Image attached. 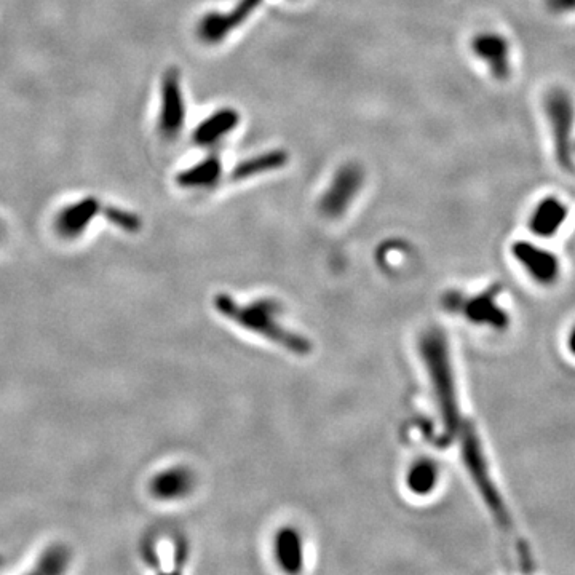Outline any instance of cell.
<instances>
[{"mask_svg":"<svg viewBox=\"0 0 575 575\" xmlns=\"http://www.w3.org/2000/svg\"><path fill=\"white\" fill-rule=\"evenodd\" d=\"M456 438L459 440L460 454H462L465 468L475 483L476 491L480 492L481 499L484 500V504L488 507L489 513L496 521L500 531L504 532L505 537L510 540L521 568L524 571H532L534 566H532L531 552H529L526 542L516 531L515 521L508 512L504 497L500 494L496 481L492 480L488 457L484 454L483 445H481L480 437L476 433L475 425L470 421H465L457 432Z\"/></svg>","mask_w":575,"mask_h":575,"instance_id":"cell-1","label":"cell"},{"mask_svg":"<svg viewBox=\"0 0 575 575\" xmlns=\"http://www.w3.org/2000/svg\"><path fill=\"white\" fill-rule=\"evenodd\" d=\"M213 306L219 314L229 322L242 326L243 330L258 334L267 341L274 342L278 347L296 353L309 355L312 352V342L296 331H291L278 322L277 315L282 312L280 304L274 299H259L251 304H238L227 294H216Z\"/></svg>","mask_w":575,"mask_h":575,"instance_id":"cell-2","label":"cell"},{"mask_svg":"<svg viewBox=\"0 0 575 575\" xmlns=\"http://www.w3.org/2000/svg\"><path fill=\"white\" fill-rule=\"evenodd\" d=\"M421 352L430 381H432L438 411H440L443 425H445L443 437L449 443L456 438L457 432L467 419H464L462 411H460L453 363L449 357V347L445 334L438 330L429 331L422 338Z\"/></svg>","mask_w":575,"mask_h":575,"instance_id":"cell-3","label":"cell"},{"mask_svg":"<svg viewBox=\"0 0 575 575\" xmlns=\"http://www.w3.org/2000/svg\"><path fill=\"white\" fill-rule=\"evenodd\" d=\"M545 114L552 127L556 159L564 170L572 168V128H574V103L564 88H552L545 95Z\"/></svg>","mask_w":575,"mask_h":575,"instance_id":"cell-4","label":"cell"},{"mask_svg":"<svg viewBox=\"0 0 575 575\" xmlns=\"http://www.w3.org/2000/svg\"><path fill=\"white\" fill-rule=\"evenodd\" d=\"M365 184V170L355 162L345 163L334 173L331 183L318 200V211L328 219L344 216Z\"/></svg>","mask_w":575,"mask_h":575,"instance_id":"cell-5","label":"cell"},{"mask_svg":"<svg viewBox=\"0 0 575 575\" xmlns=\"http://www.w3.org/2000/svg\"><path fill=\"white\" fill-rule=\"evenodd\" d=\"M186 123V100H184L183 79L176 68L163 72L160 82L159 133L163 139L173 141L183 133Z\"/></svg>","mask_w":575,"mask_h":575,"instance_id":"cell-6","label":"cell"},{"mask_svg":"<svg viewBox=\"0 0 575 575\" xmlns=\"http://www.w3.org/2000/svg\"><path fill=\"white\" fill-rule=\"evenodd\" d=\"M262 2L264 0H238L229 12H210L202 16L197 26L199 39L208 45L221 44L232 32L250 20Z\"/></svg>","mask_w":575,"mask_h":575,"instance_id":"cell-7","label":"cell"},{"mask_svg":"<svg viewBox=\"0 0 575 575\" xmlns=\"http://www.w3.org/2000/svg\"><path fill=\"white\" fill-rule=\"evenodd\" d=\"M513 258L528 272L534 282L552 286L561 275L560 259L552 251L531 242H516L512 246Z\"/></svg>","mask_w":575,"mask_h":575,"instance_id":"cell-8","label":"cell"},{"mask_svg":"<svg viewBox=\"0 0 575 575\" xmlns=\"http://www.w3.org/2000/svg\"><path fill=\"white\" fill-rule=\"evenodd\" d=\"M500 286H491L489 290L476 294L473 298L457 296V309L476 325L491 326L502 330L508 325V315L499 304Z\"/></svg>","mask_w":575,"mask_h":575,"instance_id":"cell-9","label":"cell"},{"mask_svg":"<svg viewBox=\"0 0 575 575\" xmlns=\"http://www.w3.org/2000/svg\"><path fill=\"white\" fill-rule=\"evenodd\" d=\"M100 213H103V203L96 197H84L69 203L56 215L55 232L64 240H76L87 232Z\"/></svg>","mask_w":575,"mask_h":575,"instance_id":"cell-10","label":"cell"},{"mask_svg":"<svg viewBox=\"0 0 575 575\" xmlns=\"http://www.w3.org/2000/svg\"><path fill=\"white\" fill-rule=\"evenodd\" d=\"M472 52L488 66L494 79L507 80L510 77V45L504 36L496 32L476 34L472 40Z\"/></svg>","mask_w":575,"mask_h":575,"instance_id":"cell-11","label":"cell"},{"mask_svg":"<svg viewBox=\"0 0 575 575\" xmlns=\"http://www.w3.org/2000/svg\"><path fill=\"white\" fill-rule=\"evenodd\" d=\"M569 210L566 203L561 202L556 197H545L537 203L536 208L532 211L529 226L532 234L537 237L550 238L558 234L566 219H568Z\"/></svg>","mask_w":575,"mask_h":575,"instance_id":"cell-12","label":"cell"},{"mask_svg":"<svg viewBox=\"0 0 575 575\" xmlns=\"http://www.w3.org/2000/svg\"><path fill=\"white\" fill-rule=\"evenodd\" d=\"M240 123V114L235 109L224 108L213 112L208 119L199 123L194 131V143L200 147L218 144L224 136L229 135Z\"/></svg>","mask_w":575,"mask_h":575,"instance_id":"cell-13","label":"cell"},{"mask_svg":"<svg viewBox=\"0 0 575 575\" xmlns=\"http://www.w3.org/2000/svg\"><path fill=\"white\" fill-rule=\"evenodd\" d=\"M194 486V476L183 467L168 468L152 478L149 489L159 500H176L186 496Z\"/></svg>","mask_w":575,"mask_h":575,"instance_id":"cell-14","label":"cell"},{"mask_svg":"<svg viewBox=\"0 0 575 575\" xmlns=\"http://www.w3.org/2000/svg\"><path fill=\"white\" fill-rule=\"evenodd\" d=\"M221 176H223V162L219 155L213 154L178 173L176 184L183 189H194V191L210 189L219 183Z\"/></svg>","mask_w":575,"mask_h":575,"instance_id":"cell-15","label":"cell"},{"mask_svg":"<svg viewBox=\"0 0 575 575\" xmlns=\"http://www.w3.org/2000/svg\"><path fill=\"white\" fill-rule=\"evenodd\" d=\"M288 160H290V155L283 149H272V151L253 155L250 159L238 163L237 167L232 171V179L234 181H246V179L254 178V176L282 170Z\"/></svg>","mask_w":575,"mask_h":575,"instance_id":"cell-16","label":"cell"},{"mask_svg":"<svg viewBox=\"0 0 575 575\" xmlns=\"http://www.w3.org/2000/svg\"><path fill=\"white\" fill-rule=\"evenodd\" d=\"M275 553L278 563L286 572H299L304 564L301 536L298 531L286 528L278 532L275 540Z\"/></svg>","mask_w":575,"mask_h":575,"instance_id":"cell-17","label":"cell"},{"mask_svg":"<svg viewBox=\"0 0 575 575\" xmlns=\"http://www.w3.org/2000/svg\"><path fill=\"white\" fill-rule=\"evenodd\" d=\"M438 481V470L432 462L429 460H424V462H419V464L414 465L411 468V472L408 475V488L414 492V494H419V496H425L435 489Z\"/></svg>","mask_w":575,"mask_h":575,"instance_id":"cell-18","label":"cell"},{"mask_svg":"<svg viewBox=\"0 0 575 575\" xmlns=\"http://www.w3.org/2000/svg\"><path fill=\"white\" fill-rule=\"evenodd\" d=\"M71 561V553L63 545H53L37 561L34 572L39 574H61L66 571Z\"/></svg>","mask_w":575,"mask_h":575,"instance_id":"cell-19","label":"cell"},{"mask_svg":"<svg viewBox=\"0 0 575 575\" xmlns=\"http://www.w3.org/2000/svg\"><path fill=\"white\" fill-rule=\"evenodd\" d=\"M104 218L108 219L112 226L127 232V234H136L143 227V221L133 211L123 210L119 207H103Z\"/></svg>","mask_w":575,"mask_h":575,"instance_id":"cell-20","label":"cell"},{"mask_svg":"<svg viewBox=\"0 0 575 575\" xmlns=\"http://www.w3.org/2000/svg\"><path fill=\"white\" fill-rule=\"evenodd\" d=\"M545 5L556 15L575 12V0H545Z\"/></svg>","mask_w":575,"mask_h":575,"instance_id":"cell-21","label":"cell"},{"mask_svg":"<svg viewBox=\"0 0 575 575\" xmlns=\"http://www.w3.org/2000/svg\"><path fill=\"white\" fill-rule=\"evenodd\" d=\"M2 234H4V226H2V221H0V238H2Z\"/></svg>","mask_w":575,"mask_h":575,"instance_id":"cell-22","label":"cell"},{"mask_svg":"<svg viewBox=\"0 0 575 575\" xmlns=\"http://www.w3.org/2000/svg\"><path fill=\"white\" fill-rule=\"evenodd\" d=\"M0 564H2V558H0Z\"/></svg>","mask_w":575,"mask_h":575,"instance_id":"cell-23","label":"cell"}]
</instances>
